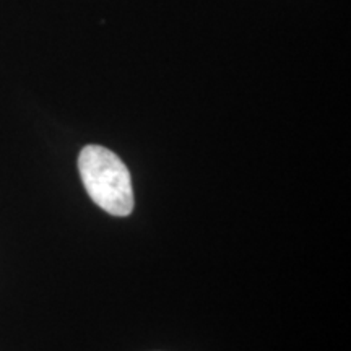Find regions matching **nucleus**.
Masks as SVG:
<instances>
[{
    "instance_id": "1",
    "label": "nucleus",
    "mask_w": 351,
    "mask_h": 351,
    "mask_svg": "<svg viewBox=\"0 0 351 351\" xmlns=\"http://www.w3.org/2000/svg\"><path fill=\"white\" fill-rule=\"evenodd\" d=\"M83 186L98 207L114 217H127L134 210V189L129 169L116 153L88 145L78 156Z\"/></svg>"
}]
</instances>
